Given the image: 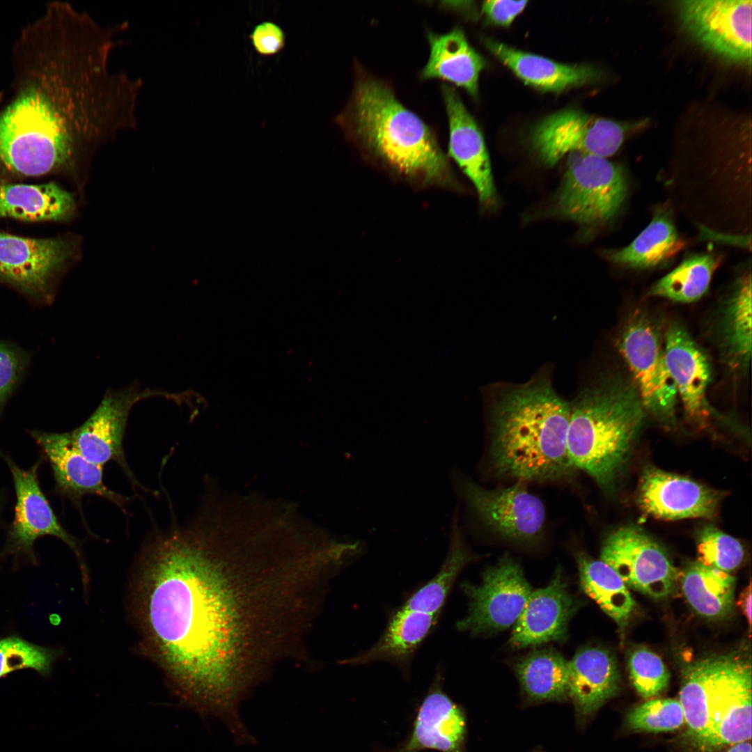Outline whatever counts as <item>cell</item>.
<instances>
[{
	"instance_id": "cell-19",
	"label": "cell",
	"mask_w": 752,
	"mask_h": 752,
	"mask_svg": "<svg viewBox=\"0 0 752 752\" xmlns=\"http://www.w3.org/2000/svg\"><path fill=\"white\" fill-rule=\"evenodd\" d=\"M43 449L52 467L59 492L70 498L79 507L86 495L102 497L123 509L127 498L108 488L103 481V466L85 457L70 432H31Z\"/></svg>"
},
{
	"instance_id": "cell-29",
	"label": "cell",
	"mask_w": 752,
	"mask_h": 752,
	"mask_svg": "<svg viewBox=\"0 0 752 752\" xmlns=\"http://www.w3.org/2000/svg\"><path fill=\"white\" fill-rule=\"evenodd\" d=\"M476 558L464 540L457 506L451 522L448 553L439 572L411 595L402 607L438 616L458 574Z\"/></svg>"
},
{
	"instance_id": "cell-12",
	"label": "cell",
	"mask_w": 752,
	"mask_h": 752,
	"mask_svg": "<svg viewBox=\"0 0 752 752\" xmlns=\"http://www.w3.org/2000/svg\"><path fill=\"white\" fill-rule=\"evenodd\" d=\"M677 11L685 30L726 61L751 63V0H684Z\"/></svg>"
},
{
	"instance_id": "cell-5",
	"label": "cell",
	"mask_w": 752,
	"mask_h": 752,
	"mask_svg": "<svg viewBox=\"0 0 752 752\" xmlns=\"http://www.w3.org/2000/svg\"><path fill=\"white\" fill-rule=\"evenodd\" d=\"M570 407V462L610 492L645 421L639 393L629 381L608 378L583 391Z\"/></svg>"
},
{
	"instance_id": "cell-23",
	"label": "cell",
	"mask_w": 752,
	"mask_h": 752,
	"mask_svg": "<svg viewBox=\"0 0 752 752\" xmlns=\"http://www.w3.org/2000/svg\"><path fill=\"white\" fill-rule=\"evenodd\" d=\"M619 690L618 665L608 650L583 648L568 661V696L579 719H588Z\"/></svg>"
},
{
	"instance_id": "cell-14",
	"label": "cell",
	"mask_w": 752,
	"mask_h": 752,
	"mask_svg": "<svg viewBox=\"0 0 752 752\" xmlns=\"http://www.w3.org/2000/svg\"><path fill=\"white\" fill-rule=\"evenodd\" d=\"M157 395L182 401V395L150 389L141 390L138 385L118 391H108L89 418L70 432L83 455L103 467L110 461L116 462L131 483L140 486L125 460L123 437L132 406L142 399Z\"/></svg>"
},
{
	"instance_id": "cell-26",
	"label": "cell",
	"mask_w": 752,
	"mask_h": 752,
	"mask_svg": "<svg viewBox=\"0 0 752 752\" xmlns=\"http://www.w3.org/2000/svg\"><path fill=\"white\" fill-rule=\"evenodd\" d=\"M437 618L436 615L402 607L391 616L383 634L373 647L341 663L363 665L386 661L406 670Z\"/></svg>"
},
{
	"instance_id": "cell-39",
	"label": "cell",
	"mask_w": 752,
	"mask_h": 752,
	"mask_svg": "<svg viewBox=\"0 0 752 752\" xmlns=\"http://www.w3.org/2000/svg\"><path fill=\"white\" fill-rule=\"evenodd\" d=\"M255 51L263 56H272L285 47V34L283 29L272 21L257 24L249 35Z\"/></svg>"
},
{
	"instance_id": "cell-24",
	"label": "cell",
	"mask_w": 752,
	"mask_h": 752,
	"mask_svg": "<svg viewBox=\"0 0 752 752\" xmlns=\"http://www.w3.org/2000/svg\"><path fill=\"white\" fill-rule=\"evenodd\" d=\"M484 44L525 84L545 91L561 92L600 78V72L590 65L558 63L490 38H485Z\"/></svg>"
},
{
	"instance_id": "cell-16",
	"label": "cell",
	"mask_w": 752,
	"mask_h": 752,
	"mask_svg": "<svg viewBox=\"0 0 752 752\" xmlns=\"http://www.w3.org/2000/svg\"><path fill=\"white\" fill-rule=\"evenodd\" d=\"M721 495L691 479L654 467L647 468L639 484L642 510L657 519L713 518Z\"/></svg>"
},
{
	"instance_id": "cell-32",
	"label": "cell",
	"mask_w": 752,
	"mask_h": 752,
	"mask_svg": "<svg viewBox=\"0 0 752 752\" xmlns=\"http://www.w3.org/2000/svg\"><path fill=\"white\" fill-rule=\"evenodd\" d=\"M682 246L672 220L661 214H657L629 245L611 251L607 256L614 263L647 269L668 260Z\"/></svg>"
},
{
	"instance_id": "cell-25",
	"label": "cell",
	"mask_w": 752,
	"mask_h": 752,
	"mask_svg": "<svg viewBox=\"0 0 752 752\" xmlns=\"http://www.w3.org/2000/svg\"><path fill=\"white\" fill-rule=\"evenodd\" d=\"M429 58L420 72L422 79H441L478 96V78L484 58L469 43L458 27L445 33L428 31Z\"/></svg>"
},
{
	"instance_id": "cell-21",
	"label": "cell",
	"mask_w": 752,
	"mask_h": 752,
	"mask_svg": "<svg viewBox=\"0 0 752 752\" xmlns=\"http://www.w3.org/2000/svg\"><path fill=\"white\" fill-rule=\"evenodd\" d=\"M441 93L448 121L449 155L471 181L480 201L489 204L496 190L482 133L454 88L443 84Z\"/></svg>"
},
{
	"instance_id": "cell-30",
	"label": "cell",
	"mask_w": 752,
	"mask_h": 752,
	"mask_svg": "<svg viewBox=\"0 0 752 752\" xmlns=\"http://www.w3.org/2000/svg\"><path fill=\"white\" fill-rule=\"evenodd\" d=\"M681 584L687 601L698 614L721 618L731 611L735 579L729 573L697 561L687 567Z\"/></svg>"
},
{
	"instance_id": "cell-38",
	"label": "cell",
	"mask_w": 752,
	"mask_h": 752,
	"mask_svg": "<svg viewBox=\"0 0 752 752\" xmlns=\"http://www.w3.org/2000/svg\"><path fill=\"white\" fill-rule=\"evenodd\" d=\"M627 664L633 685L643 698L656 696L667 688L669 672L660 657L652 651L645 648L635 649Z\"/></svg>"
},
{
	"instance_id": "cell-31",
	"label": "cell",
	"mask_w": 752,
	"mask_h": 752,
	"mask_svg": "<svg viewBox=\"0 0 752 752\" xmlns=\"http://www.w3.org/2000/svg\"><path fill=\"white\" fill-rule=\"evenodd\" d=\"M721 345L725 361L735 370H745L751 356V276L737 283L724 308Z\"/></svg>"
},
{
	"instance_id": "cell-6",
	"label": "cell",
	"mask_w": 752,
	"mask_h": 752,
	"mask_svg": "<svg viewBox=\"0 0 752 752\" xmlns=\"http://www.w3.org/2000/svg\"><path fill=\"white\" fill-rule=\"evenodd\" d=\"M679 702L696 747L712 752L751 738L749 660L729 653L698 659L682 673Z\"/></svg>"
},
{
	"instance_id": "cell-35",
	"label": "cell",
	"mask_w": 752,
	"mask_h": 752,
	"mask_svg": "<svg viewBox=\"0 0 752 752\" xmlns=\"http://www.w3.org/2000/svg\"><path fill=\"white\" fill-rule=\"evenodd\" d=\"M55 651L17 636L0 640V678L20 669H33L42 675L49 673Z\"/></svg>"
},
{
	"instance_id": "cell-17",
	"label": "cell",
	"mask_w": 752,
	"mask_h": 752,
	"mask_svg": "<svg viewBox=\"0 0 752 752\" xmlns=\"http://www.w3.org/2000/svg\"><path fill=\"white\" fill-rule=\"evenodd\" d=\"M3 457L12 473L17 496L15 517L9 533L10 549L32 555L33 543L38 538L53 535L67 544L81 560L76 540L58 522L39 486V463L24 470L7 456Z\"/></svg>"
},
{
	"instance_id": "cell-1",
	"label": "cell",
	"mask_w": 752,
	"mask_h": 752,
	"mask_svg": "<svg viewBox=\"0 0 752 752\" xmlns=\"http://www.w3.org/2000/svg\"><path fill=\"white\" fill-rule=\"evenodd\" d=\"M197 518L158 535L144 551L139 618L182 702L233 729L256 685L263 595L238 547L214 523Z\"/></svg>"
},
{
	"instance_id": "cell-34",
	"label": "cell",
	"mask_w": 752,
	"mask_h": 752,
	"mask_svg": "<svg viewBox=\"0 0 752 752\" xmlns=\"http://www.w3.org/2000/svg\"><path fill=\"white\" fill-rule=\"evenodd\" d=\"M717 265V260L711 254L689 256L658 280L649 294L677 302L695 301L707 292Z\"/></svg>"
},
{
	"instance_id": "cell-33",
	"label": "cell",
	"mask_w": 752,
	"mask_h": 752,
	"mask_svg": "<svg viewBox=\"0 0 752 752\" xmlns=\"http://www.w3.org/2000/svg\"><path fill=\"white\" fill-rule=\"evenodd\" d=\"M526 696L532 701L562 700L568 696V661L551 650L528 654L516 666Z\"/></svg>"
},
{
	"instance_id": "cell-11",
	"label": "cell",
	"mask_w": 752,
	"mask_h": 752,
	"mask_svg": "<svg viewBox=\"0 0 752 752\" xmlns=\"http://www.w3.org/2000/svg\"><path fill=\"white\" fill-rule=\"evenodd\" d=\"M629 124L566 109L544 118L534 128L531 144L546 165L551 166L567 154L583 153L606 158L621 146Z\"/></svg>"
},
{
	"instance_id": "cell-27",
	"label": "cell",
	"mask_w": 752,
	"mask_h": 752,
	"mask_svg": "<svg viewBox=\"0 0 752 752\" xmlns=\"http://www.w3.org/2000/svg\"><path fill=\"white\" fill-rule=\"evenodd\" d=\"M74 196L54 183L0 186V217L61 221L76 210Z\"/></svg>"
},
{
	"instance_id": "cell-43",
	"label": "cell",
	"mask_w": 752,
	"mask_h": 752,
	"mask_svg": "<svg viewBox=\"0 0 752 752\" xmlns=\"http://www.w3.org/2000/svg\"><path fill=\"white\" fill-rule=\"evenodd\" d=\"M727 752H752L751 742L747 741L733 744Z\"/></svg>"
},
{
	"instance_id": "cell-28",
	"label": "cell",
	"mask_w": 752,
	"mask_h": 752,
	"mask_svg": "<svg viewBox=\"0 0 752 752\" xmlns=\"http://www.w3.org/2000/svg\"><path fill=\"white\" fill-rule=\"evenodd\" d=\"M576 560L583 592L620 627H624L636 604L628 587L618 574L601 560H595L583 552H578Z\"/></svg>"
},
{
	"instance_id": "cell-41",
	"label": "cell",
	"mask_w": 752,
	"mask_h": 752,
	"mask_svg": "<svg viewBox=\"0 0 752 752\" xmlns=\"http://www.w3.org/2000/svg\"><path fill=\"white\" fill-rule=\"evenodd\" d=\"M527 3V1L489 0L483 2L482 11L489 22L508 26L525 8Z\"/></svg>"
},
{
	"instance_id": "cell-13",
	"label": "cell",
	"mask_w": 752,
	"mask_h": 752,
	"mask_svg": "<svg viewBox=\"0 0 752 752\" xmlns=\"http://www.w3.org/2000/svg\"><path fill=\"white\" fill-rule=\"evenodd\" d=\"M600 560L612 567L624 583L655 599L670 595L678 572L665 551L642 529L620 527L603 542Z\"/></svg>"
},
{
	"instance_id": "cell-8",
	"label": "cell",
	"mask_w": 752,
	"mask_h": 752,
	"mask_svg": "<svg viewBox=\"0 0 752 752\" xmlns=\"http://www.w3.org/2000/svg\"><path fill=\"white\" fill-rule=\"evenodd\" d=\"M618 347L645 411L664 424H673L677 393L657 327L646 314L636 312L622 330Z\"/></svg>"
},
{
	"instance_id": "cell-2",
	"label": "cell",
	"mask_w": 752,
	"mask_h": 752,
	"mask_svg": "<svg viewBox=\"0 0 752 752\" xmlns=\"http://www.w3.org/2000/svg\"><path fill=\"white\" fill-rule=\"evenodd\" d=\"M45 84L24 88L0 114V167L40 175L91 161L129 132L132 115L115 79L101 68L52 62Z\"/></svg>"
},
{
	"instance_id": "cell-20",
	"label": "cell",
	"mask_w": 752,
	"mask_h": 752,
	"mask_svg": "<svg viewBox=\"0 0 752 752\" xmlns=\"http://www.w3.org/2000/svg\"><path fill=\"white\" fill-rule=\"evenodd\" d=\"M441 682L439 674L418 707L411 733L394 752H464L465 715L443 691Z\"/></svg>"
},
{
	"instance_id": "cell-18",
	"label": "cell",
	"mask_w": 752,
	"mask_h": 752,
	"mask_svg": "<svg viewBox=\"0 0 752 752\" xmlns=\"http://www.w3.org/2000/svg\"><path fill=\"white\" fill-rule=\"evenodd\" d=\"M577 608L558 567L547 586L531 592L513 625L511 645L519 649L565 640L568 623Z\"/></svg>"
},
{
	"instance_id": "cell-15",
	"label": "cell",
	"mask_w": 752,
	"mask_h": 752,
	"mask_svg": "<svg viewBox=\"0 0 752 752\" xmlns=\"http://www.w3.org/2000/svg\"><path fill=\"white\" fill-rule=\"evenodd\" d=\"M77 249L71 239H35L0 232V280L43 295Z\"/></svg>"
},
{
	"instance_id": "cell-36",
	"label": "cell",
	"mask_w": 752,
	"mask_h": 752,
	"mask_svg": "<svg viewBox=\"0 0 752 752\" xmlns=\"http://www.w3.org/2000/svg\"><path fill=\"white\" fill-rule=\"evenodd\" d=\"M685 722L684 712L679 700H649L632 709L627 715L629 728L634 731L663 733L681 727Z\"/></svg>"
},
{
	"instance_id": "cell-10",
	"label": "cell",
	"mask_w": 752,
	"mask_h": 752,
	"mask_svg": "<svg viewBox=\"0 0 752 752\" xmlns=\"http://www.w3.org/2000/svg\"><path fill=\"white\" fill-rule=\"evenodd\" d=\"M449 478L469 510L487 527L507 539L528 542L542 532L545 510L542 501L521 483L487 489L455 469Z\"/></svg>"
},
{
	"instance_id": "cell-40",
	"label": "cell",
	"mask_w": 752,
	"mask_h": 752,
	"mask_svg": "<svg viewBox=\"0 0 752 752\" xmlns=\"http://www.w3.org/2000/svg\"><path fill=\"white\" fill-rule=\"evenodd\" d=\"M22 368L21 356L0 343V406L11 392Z\"/></svg>"
},
{
	"instance_id": "cell-37",
	"label": "cell",
	"mask_w": 752,
	"mask_h": 752,
	"mask_svg": "<svg viewBox=\"0 0 752 752\" xmlns=\"http://www.w3.org/2000/svg\"><path fill=\"white\" fill-rule=\"evenodd\" d=\"M698 562L726 572L738 567L744 559L741 543L713 526L700 531L698 541Z\"/></svg>"
},
{
	"instance_id": "cell-42",
	"label": "cell",
	"mask_w": 752,
	"mask_h": 752,
	"mask_svg": "<svg viewBox=\"0 0 752 752\" xmlns=\"http://www.w3.org/2000/svg\"><path fill=\"white\" fill-rule=\"evenodd\" d=\"M737 605L742 610V613L744 615L747 620L749 630L751 627V581L748 586H746L742 593L740 594L737 600Z\"/></svg>"
},
{
	"instance_id": "cell-22",
	"label": "cell",
	"mask_w": 752,
	"mask_h": 752,
	"mask_svg": "<svg viewBox=\"0 0 752 752\" xmlns=\"http://www.w3.org/2000/svg\"><path fill=\"white\" fill-rule=\"evenodd\" d=\"M664 350L668 373L686 414L694 421H705L710 415L705 395L711 379L706 356L677 322L666 330Z\"/></svg>"
},
{
	"instance_id": "cell-9",
	"label": "cell",
	"mask_w": 752,
	"mask_h": 752,
	"mask_svg": "<svg viewBox=\"0 0 752 752\" xmlns=\"http://www.w3.org/2000/svg\"><path fill=\"white\" fill-rule=\"evenodd\" d=\"M469 599L467 616L457 628L472 635L496 633L514 625L533 591L519 563L506 556L483 573L479 584L464 582Z\"/></svg>"
},
{
	"instance_id": "cell-3",
	"label": "cell",
	"mask_w": 752,
	"mask_h": 752,
	"mask_svg": "<svg viewBox=\"0 0 752 752\" xmlns=\"http://www.w3.org/2000/svg\"><path fill=\"white\" fill-rule=\"evenodd\" d=\"M335 122L395 172L428 183L450 180L447 158L432 129L401 103L389 84L359 65L350 98Z\"/></svg>"
},
{
	"instance_id": "cell-7",
	"label": "cell",
	"mask_w": 752,
	"mask_h": 752,
	"mask_svg": "<svg viewBox=\"0 0 752 752\" xmlns=\"http://www.w3.org/2000/svg\"><path fill=\"white\" fill-rule=\"evenodd\" d=\"M555 208L563 217L584 225L604 223L618 212L627 194L621 167L597 155L571 153Z\"/></svg>"
},
{
	"instance_id": "cell-4",
	"label": "cell",
	"mask_w": 752,
	"mask_h": 752,
	"mask_svg": "<svg viewBox=\"0 0 752 752\" xmlns=\"http://www.w3.org/2000/svg\"><path fill=\"white\" fill-rule=\"evenodd\" d=\"M570 413V405L545 379L504 393L492 417L496 471L521 481L555 480L573 473L567 446Z\"/></svg>"
}]
</instances>
